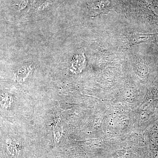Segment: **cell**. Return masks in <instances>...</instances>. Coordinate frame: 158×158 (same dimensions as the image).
Instances as JSON below:
<instances>
[{
  "mask_svg": "<svg viewBox=\"0 0 158 158\" xmlns=\"http://www.w3.org/2000/svg\"><path fill=\"white\" fill-rule=\"evenodd\" d=\"M85 65L86 60L84 54H77L74 57L70 70L73 73H80L85 68Z\"/></svg>",
  "mask_w": 158,
  "mask_h": 158,
  "instance_id": "6da1fadb",
  "label": "cell"
},
{
  "mask_svg": "<svg viewBox=\"0 0 158 158\" xmlns=\"http://www.w3.org/2000/svg\"><path fill=\"white\" fill-rule=\"evenodd\" d=\"M156 41L155 34H135L132 39L133 44H137L142 42H155Z\"/></svg>",
  "mask_w": 158,
  "mask_h": 158,
  "instance_id": "7a4b0ae2",
  "label": "cell"
},
{
  "mask_svg": "<svg viewBox=\"0 0 158 158\" xmlns=\"http://www.w3.org/2000/svg\"><path fill=\"white\" fill-rule=\"evenodd\" d=\"M32 69L31 67L27 66H24L20 68L17 73V78L19 79L20 81H24L30 76L31 73Z\"/></svg>",
  "mask_w": 158,
  "mask_h": 158,
  "instance_id": "3957f363",
  "label": "cell"
},
{
  "mask_svg": "<svg viewBox=\"0 0 158 158\" xmlns=\"http://www.w3.org/2000/svg\"><path fill=\"white\" fill-rule=\"evenodd\" d=\"M8 148L9 152L11 153L17 154L19 152V144L16 140H12L11 139L8 140L7 142Z\"/></svg>",
  "mask_w": 158,
  "mask_h": 158,
  "instance_id": "277c9868",
  "label": "cell"
},
{
  "mask_svg": "<svg viewBox=\"0 0 158 158\" xmlns=\"http://www.w3.org/2000/svg\"><path fill=\"white\" fill-rule=\"evenodd\" d=\"M12 98L8 96L5 95L4 96H2L1 100V104L2 106L5 107H7L9 105H11L12 101L11 100Z\"/></svg>",
  "mask_w": 158,
  "mask_h": 158,
  "instance_id": "5b68a950",
  "label": "cell"
}]
</instances>
